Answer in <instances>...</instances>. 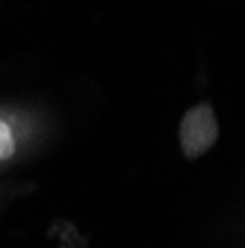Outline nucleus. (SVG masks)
I'll list each match as a JSON object with an SVG mask.
<instances>
[{
	"instance_id": "obj_2",
	"label": "nucleus",
	"mask_w": 245,
	"mask_h": 248,
	"mask_svg": "<svg viewBox=\"0 0 245 248\" xmlns=\"http://www.w3.org/2000/svg\"><path fill=\"white\" fill-rule=\"evenodd\" d=\"M15 154V136H12V127L6 121H0V163L9 160Z\"/></svg>"
},
{
	"instance_id": "obj_1",
	"label": "nucleus",
	"mask_w": 245,
	"mask_h": 248,
	"mask_svg": "<svg viewBox=\"0 0 245 248\" xmlns=\"http://www.w3.org/2000/svg\"><path fill=\"white\" fill-rule=\"evenodd\" d=\"M216 139H219V121L213 115V107L198 104L183 115V121H180V148H183V157L186 160H195L201 154H207Z\"/></svg>"
}]
</instances>
